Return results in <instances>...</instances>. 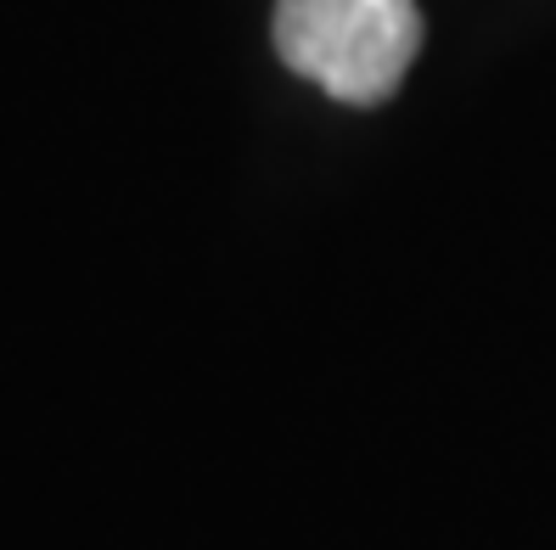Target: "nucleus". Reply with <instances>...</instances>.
Instances as JSON below:
<instances>
[{
    "instance_id": "nucleus-1",
    "label": "nucleus",
    "mask_w": 556,
    "mask_h": 550,
    "mask_svg": "<svg viewBox=\"0 0 556 550\" xmlns=\"http://www.w3.org/2000/svg\"><path fill=\"white\" fill-rule=\"evenodd\" d=\"M276 51L349 107H377L400 90L421 51L416 0H276Z\"/></svg>"
}]
</instances>
